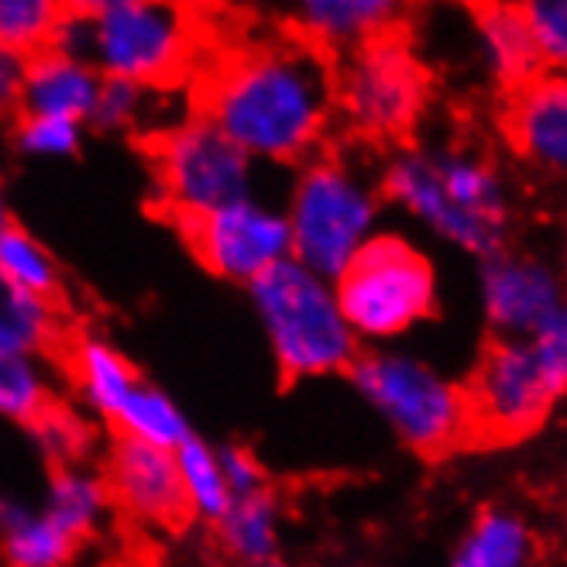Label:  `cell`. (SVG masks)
Listing matches in <instances>:
<instances>
[{
	"mask_svg": "<svg viewBox=\"0 0 567 567\" xmlns=\"http://www.w3.org/2000/svg\"><path fill=\"white\" fill-rule=\"evenodd\" d=\"M338 114L333 65L323 49L286 39L227 55L199 93V117L251 162L303 165Z\"/></svg>",
	"mask_w": 567,
	"mask_h": 567,
	"instance_id": "cell-1",
	"label": "cell"
},
{
	"mask_svg": "<svg viewBox=\"0 0 567 567\" xmlns=\"http://www.w3.org/2000/svg\"><path fill=\"white\" fill-rule=\"evenodd\" d=\"M193 45V21L173 4L96 0L65 8L49 49L90 62L104 80L155 90L186 73Z\"/></svg>",
	"mask_w": 567,
	"mask_h": 567,
	"instance_id": "cell-2",
	"label": "cell"
},
{
	"mask_svg": "<svg viewBox=\"0 0 567 567\" xmlns=\"http://www.w3.org/2000/svg\"><path fill=\"white\" fill-rule=\"evenodd\" d=\"M248 299L279 375L292 382L341 375L361 354V341L338 307L333 282L296 258L255 279Z\"/></svg>",
	"mask_w": 567,
	"mask_h": 567,
	"instance_id": "cell-3",
	"label": "cell"
},
{
	"mask_svg": "<svg viewBox=\"0 0 567 567\" xmlns=\"http://www.w3.org/2000/svg\"><path fill=\"white\" fill-rule=\"evenodd\" d=\"M567 382L533 341L492 338L472 375L457 385L461 451H498L540 430Z\"/></svg>",
	"mask_w": 567,
	"mask_h": 567,
	"instance_id": "cell-4",
	"label": "cell"
},
{
	"mask_svg": "<svg viewBox=\"0 0 567 567\" xmlns=\"http://www.w3.org/2000/svg\"><path fill=\"white\" fill-rule=\"evenodd\" d=\"M282 210L292 258L333 282L375 235L379 199L344 158L313 155L299 165Z\"/></svg>",
	"mask_w": 567,
	"mask_h": 567,
	"instance_id": "cell-5",
	"label": "cell"
},
{
	"mask_svg": "<svg viewBox=\"0 0 567 567\" xmlns=\"http://www.w3.org/2000/svg\"><path fill=\"white\" fill-rule=\"evenodd\" d=\"M338 111L372 142H406L430 100V73L403 24L361 42L333 70Z\"/></svg>",
	"mask_w": 567,
	"mask_h": 567,
	"instance_id": "cell-6",
	"label": "cell"
},
{
	"mask_svg": "<svg viewBox=\"0 0 567 567\" xmlns=\"http://www.w3.org/2000/svg\"><path fill=\"white\" fill-rule=\"evenodd\" d=\"M338 307L358 341L395 338L437 310L430 261L403 238L372 235L333 279Z\"/></svg>",
	"mask_w": 567,
	"mask_h": 567,
	"instance_id": "cell-7",
	"label": "cell"
},
{
	"mask_svg": "<svg viewBox=\"0 0 567 567\" xmlns=\"http://www.w3.org/2000/svg\"><path fill=\"white\" fill-rule=\"evenodd\" d=\"M152 173L162 207L179 227L255 196V162L199 114L158 131L152 142Z\"/></svg>",
	"mask_w": 567,
	"mask_h": 567,
	"instance_id": "cell-8",
	"label": "cell"
},
{
	"mask_svg": "<svg viewBox=\"0 0 567 567\" xmlns=\"http://www.w3.org/2000/svg\"><path fill=\"white\" fill-rule=\"evenodd\" d=\"M354 389L392 423L410 451L426 461H441L461 451V399L457 385L433 375L426 364L385 354L361 351L348 369Z\"/></svg>",
	"mask_w": 567,
	"mask_h": 567,
	"instance_id": "cell-9",
	"label": "cell"
},
{
	"mask_svg": "<svg viewBox=\"0 0 567 567\" xmlns=\"http://www.w3.org/2000/svg\"><path fill=\"white\" fill-rule=\"evenodd\" d=\"M183 235L210 276L245 289L292 258L286 210L258 196L235 199V204L186 224Z\"/></svg>",
	"mask_w": 567,
	"mask_h": 567,
	"instance_id": "cell-10",
	"label": "cell"
},
{
	"mask_svg": "<svg viewBox=\"0 0 567 567\" xmlns=\"http://www.w3.org/2000/svg\"><path fill=\"white\" fill-rule=\"evenodd\" d=\"M111 503L152 529H173L189 519L173 451L117 437L104 468Z\"/></svg>",
	"mask_w": 567,
	"mask_h": 567,
	"instance_id": "cell-11",
	"label": "cell"
},
{
	"mask_svg": "<svg viewBox=\"0 0 567 567\" xmlns=\"http://www.w3.org/2000/svg\"><path fill=\"white\" fill-rule=\"evenodd\" d=\"M509 148L547 173L567 176V73L547 70L498 100Z\"/></svg>",
	"mask_w": 567,
	"mask_h": 567,
	"instance_id": "cell-12",
	"label": "cell"
},
{
	"mask_svg": "<svg viewBox=\"0 0 567 567\" xmlns=\"http://www.w3.org/2000/svg\"><path fill=\"white\" fill-rule=\"evenodd\" d=\"M382 193L389 199H395V204H403L420 220H426L433 230H441L444 238L472 248V251H482V255L498 251V227L464 214L461 207L451 204L433 158H426L420 152H403L385 169Z\"/></svg>",
	"mask_w": 567,
	"mask_h": 567,
	"instance_id": "cell-13",
	"label": "cell"
},
{
	"mask_svg": "<svg viewBox=\"0 0 567 567\" xmlns=\"http://www.w3.org/2000/svg\"><path fill=\"white\" fill-rule=\"evenodd\" d=\"M100 83H104V76H100L90 62L45 49L28 59L21 114L86 124L96 107Z\"/></svg>",
	"mask_w": 567,
	"mask_h": 567,
	"instance_id": "cell-14",
	"label": "cell"
},
{
	"mask_svg": "<svg viewBox=\"0 0 567 567\" xmlns=\"http://www.w3.org/2000/svg\"><path fill=\"white\" fill-rule=\"evenodd\" d=\"M299 39L317 49H354L382 31L403 24L389 0H303L292 11Z\"/></svg>",
	"mask_w": 567,
	"mask_h": 567,
	"instance_id": "cell-15",
	"label": "cell"
},
{
	"mask_svg": "<svg viewBox=\"0 0 567 567\" xmlns=\"http://www.w3.org/2000/svg\"><path fill=\"white\" fill-rule=\"evenodd\" d=\"M485 296H488V317L498 327L513 330H537L560 303L554 282L537 265L519 261H492L485 272Z\"/></svg>",
	"mask_w": 567,
	"mask_h": 567,
	"instance_id": "cell-16",
	"label": "cell"
},
{
	"mask_svg": "<svg viewBox=\"0 0 567 567\" xmlns=\"http://www.w3.org/2000/svg\"><path fill=\"white\" fill-rule=\"evenodd\" d=\"M70 372L86 410H93L96 416H104L111 423L142 382L135 364H131L107 338H93V333H83L70 348Z\"/></svg>",
	"mask_w": 567,
	"mask_h": 567,
	"instance_id": "cell-17",
	"label": "cell"
},
{
	"mask_svg": "<svg viewBox=\"0 0 567 567\" xmlns=\"http://www.w3.org/2000/svg\"><path fill=\"white\" fill-rule=\"evenodd\" d=\"M111 506L114 503H111L104 472L90 468V464H83V461H76V464H55V468H52L49 485H45L42 513L59 529L70 533L76 544L93 537Z\"/></svg>",
	"mask_w": 567,
	"mask_h": 567,
	"instance_id": "cell-18",
	"label": "cell"
},
{
	"mask_svg": "<svg viewBox=\"0 0 567 567\" xmlns=\"http://www.w3.org/2000/svg\"><path fill=\"white\" fill-rule=\"evenodd\" d=\"M214 529L220 550L235 564L265 567L279 560L276 554L282 540V506L269 488H261L255 495L235 498Z\"/></svg>",
	"mask_w": 567,
	"mask_h": 567,
	"instance_id": "cell-19",
	"label": "cell"
},
{
	"mask_svg": "<svg viewBox=\"0 0 567 567\" xmlns=\"http://www.w3.org/2000/svg\"><path fill=\"white\" fill-rule=\"evenodd\" d=\"M472 14L488 42L503 93L547 73L540 49L533 42V31L526 24L523 4H472Z\"/></svg>",
	"mask_w": 567,
	"mask_h": 567,
	"instance_id": "cell-20",
	"label": "cell"
},
{
	"mask_svg": "<svg viewBox=\"0 0 567 567\" xmlns=\"http://www.w3.org/2000/svg\"><path fill=\"white\" fill-rule=\"evenodd\" d=\"M114 426H117V437L138 441V444H148L158 451H176L193 437L189 420L176 406V399L145 379L138 382V389L131 392V399L114 416Z\"/></svg>",
	"mask_w": 567,
	"mask_h": 567,
	"instance_id": "cell-21",
	"label": "cell"
},
{
	"mask_svg": "<svg viewBox=\"0 0 567 567\" xmlns=\"http://www.w3.org/2000/svg\"><path fill=\"white\" fill-rule=\"evenodd\" d=\"M59 344V310L0 276V351L42 358Z\"/></svg>",
	"mask_w": 567,
	"mask_h": 567,
	"instance_id": "cell-22",
	"label": "cell"
},
{
	"mask_svg": "<svg viewBox=\"0 0 567 567\" xmlns=\"http://www.w3.org/2000/svg\"><path fill=\"white\" fill-rule=\"evenodd\" d=\"M173 454H176L179 485H183L189 519L217 526L224 519V513L230 509V503H235L224 485V475H220L217 447H210L207 441H199L193 433V437L183 447H176Z\"/></svg>",
	"mask_w": 567,
	"mask_h": 567,
	"instance_id": "cell-23",
	"label": "cell"
},
{
	"mask_svg": "<svg viewBox=\"0 0 567 567\" xmlns=\"http://www.w3.org/2000/svg\"><path fill=\"white\" fill-rule=\"evenodd\" d=\"M80 544L59 529L42 509H28L0 533V557L8 567H70Z\"/></svg>",
	"mask_w": 567,
	"mask_h": 567,
	"instance_id": "cell-24",
	"label": "cell"
},
{
	"mask_svg": "<svg viewBox=\"0 0 567 567\" xmlns=\"http://www.w3.org/2000/svg\"><path fill=\"white\" fill-rule=\"evenodd\" d=\"M0 276L31 296L49 299V303H59V296H62L59 261L31 230L18 224H11L4 235H0Z\"/></svg>",
	"mask_w": 567,
	"mask_h": 567,
	"instance_id": "cell-25",
	"label": "cell"
},
{
	"mask_svg": "<svg viewBox=\"0 0 567 567\" xmlns=\"http://www.w3.org/2000/svg\"><path fill=\"white\" fill-rule=\"evenodd\" d=\"M55 406L42 358L0 351V416L31 426Z\"/></svg>",
	"mask_w": 567,
	"mask_h": 567,
	"instance_id": "cell-26",
	"label": "cell"
},
{
	"mask_svg": "<svg viewBox=\"0 0 567 567\" xmlns=\"http://www.w3.org/2000/svg\"><path fill=\"white\" fill-rule=\"evenodd\" d=\"M433 165H437L441 186L451 196L454 207H461L464 214H472L478 220H488L495 227L503 224L506 214H503V196H498V183L492 179V173L485 169L482 162L447 155V158H433Z\"/></svg>",
	"mask_w": 567,
	"mask_h": 567,
	"instance_id": "cell-27",
	"label": "cell"
},
{
	"mask_svg": "<svg viewBox=\"0 0 567 567\" xmlns=\"http://www.w3.org/2000/svg\"><path fill=\"white\" fill-rule=\"evenodd\" d=\"M529 537L519 519L482 513L472 537L464 540L454 567H519L526 557Z\"/></svg>",
	"mask_w": 567,
	"mask_h": 567,
	"instance_id": "cell-28",
	"label": "cell"
},
{
	"mask_svg": "<svg viewBox=\"0 0 567 567\" xmlns=\"http://www.w3.org/2000/svg\"><path fill=\"white\" fill-rule=\"evenodd\" d=\"M65 8L52 0H0V49L39 55L52 45Z\"/></svg>",
	"mask_w": 567,
	"mask_h": 567,
	"instance_id": "cell-29",
	"label": "cell"
},
{
	"mask_svg": "<svg viewBox=\"0 0 567 567\" xmlns=\"http://www.w3.org/2000/svg\"><path fill=\"white\" fill-rule=\"evenodd\" d=\"M14 145L21 155H31V158H73L83 145V124L18 114Z\"/></svg>",
	"mask_w": 567,
	"mask_h": 567,
	"instance_id": "cell-30",
	"label": "cell"
},
{
	"mask_svg": "<svg viewBox=\"0 0 567 567\" xmlns=\"http://www.w3.org/2000/svg\"><path fill=\"white\" fill-rule=\"evenodd\" d=\"M523 14L547 70L567 73V0H533Z\"/></svg>",
	"mask_w": 567,
	"mask_h": 567,
	"instance_id": "cell-31",
	"label": "cell"
},
{
	"mask_svg": "<svg viewBox=\"0 0 567 567\" xmlns=\"http://www.w3.org/2000/svg\"><path fill=\"white\" fill-rule=\"evenodd\" d=\"M148 93L145 86L135 83H121V80H104L100 83V96L90 124H96L100 131H131L138 127L145 111H148Z\"/></svg>",
	"mask_w": 567,
	"mask_h": 567,
	"instance_id": "cell-32",
	"label": "cell"
},
{
	"mask_svg": "<svg viewBox=\"0 0 567 567\" xmlns=\"http://www.w3.org/2000/svg\"><path fill=\"white\" fill-rule=\"evenodd\" d=\"M31 433H35V444L42 447V454L55 464H76L83 461V447H86V426L59 406H52L42 420L31 423Z\"/></svg>",
	"mask_w": 567,
	"mask_h": 567,
	"instance_id": "cell-33",
	"label": "cell"
},
{
	"mask_svg": "<svg viewBox=\"0 0 567 567\" xmlns=\"http://www.w3.org/2000/svg\"><path fill=\"white\" fill-rule=\"evenodd\" d=\"M217 461H220V475H224V485H227L230 498H245V495H255V492L265 488V472H261L258 457L248 447L220 444Z\"/></svg>",
	"mask_w": 567,
	"mask_h": 567,
	"instance_id": "cell-34",
	"label": "cell"
},
{
	"mask_svg": "<svg viewBox=\"0 0 567 567\" xmlns=\"http://www.w3.org/2000/svg\"><path fill=\"white\" fill-rule=\"evenodd\" d=\"M24 73H28V55L0 49V117L21 114Z\"/></svg>",
	"mask_w": 567,
	"mask_h": 567,
	"instance_id": "cell-35",
	"label": "cell"
},
{
	"mask_svg": "<svg viewBox=\"0 0 567 567\" xmlns=\"http://www.w3.org/2000/svg\"><path fill=\"white\" fill-rule=\"evenodd\" d=\"M31 506L28 503H21L18 495H11V492H0V533H4L8 526H14L24 513H28Z\"/></svg>",
	"mask_w": 567,
	"mask_h": 567,
	"instance_id": "cell-36",
	"label": "cell"
},
{
	"mask_svg": "<svg viewBox=\"0 0 567 567\" xmlns=\"http://www.w3.org/2000/svg\"><path fill=\"white\" fill-rule=\"evenodd\" d=\"M14 220H11V207H8V196H4V186H0V235L11 227Z\"/></svg>",
	"mask_w": 567,
	"mask_h": 567,
	"instance_id": "cell-37",
	"label": "cell"
},
{
	"mask_svg": "<svg viewBox=\"0 0 567 567\" xmlns=\"http://www.w3.org/2000/svg\"><path fill=\"white\" fill-rule=\"evenodd\" d=\"M265 567H286L282 560H272V564H265Z\"/></svg>",
	"mask_w": 567,
	"mask_h": 567,
	"instance_id": "cell-38",
	"label": "cell"
}]
</instances>
